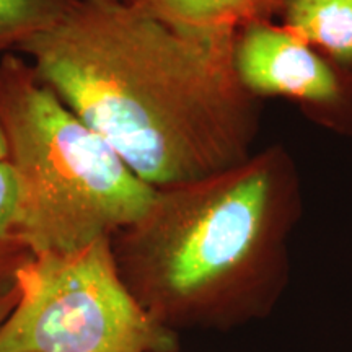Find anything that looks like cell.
<instances>
[{"mask_svg":"<svg viewBox=\"0 0 352 352\" xmlns=\"http://www.w3.org/2000/svg\"><path fill=\"white\" fill-rule=\"evenodd\" d=\"M170 352H183V349H182V347H178V349H175V351H170Z\"/></svg>","mask_w":352,"mask_h":352,"instance_id":"obj_12","label":"cell"},{"mask_svg":"<svg viewBox=\"0 0 352 352\" xmlns=\"http://www.w3.org/2000/svg\"><path fill=\"white\" fill-rule=\"evenodd\" d=\"M179 334L158 324L118 271L111 239L38 254L19 277L0 324V352H170Z\"/></svg>","mask_w":352,"mask_h":352,"instance_id":"obj_4","label":"cell"},{"mask_svg":"<svg viewBox=\"0 0 352 352\" xmlns=\"http://www.w3.org/2000/svg\"><path fill=\"white\" fill-rule=\"evenodd\" d=\"M235 70L253 96L279 95L329 103L338 98L336 76L310 44L290 30L256 21L240 30L235 44Z\"/></svg>","mask_w":352,"mask_h":352,"instance_id":"obj_5","label":"cell"},{"mask_svg":"<svg viewBox=\"0 0 352 352\" xmlns=\"http://www.w3.org/2000/svg\"><path fill=\"white\" fill-rule=\"evenodd\" d=\"M80 0H0V54L20 51L26 43L59 25Z\"/></svg>","mask_w":352,"mask_h":352,"instance_id":"obj_9","label":"cell"},{"mask_svg":"<svg viewBox=\"0 0 352 352\" xmlns=\"http://www.w3.org/2000/svg\"><path fill=\"white\" fill-rule=\"evenodd\" d=\"M274 153L157 189L111 236L118 271L158 324L228 333L272 315L289 279L297 204Z\"/></svg>","mask_w":352,"mask_h":352,"instance_id":"obj_2","label":"cell"},{"mask_svg":"<svg viewBox=\"0 0 352 352\" xmlns=\"http://www.w3.org/2000/svg\"><path fill=\"white\" fill-rule=\"evenodd\" d=\"M7 162V140H6V132H3L2 121H0V164Z\"/></svg>","mask_w":352,"mask_h":352,"instance_id":"obj_11","label":"cell"},{"mask_svg":"<svg viewBox=\"0 0 352 352\" xmlns=\"http://www.w3.org/2000/svg\"><path fill=\"white\" fill-rule=\"evenodd\" d=\"M135 8L171 26L188 30L240 32L267 21L287 0H127Z\"/></svg>","mask_w":352,"mask_h":352,"instance_id":"obj_6","label":"cell"},{"mask_svg":"<svg viewBox=\"0 0 352 352\" xmlns=\"http://www.w3.org/2000/svg\"><path fill=\"white\" fill-rule=\"evenodd\" d=\"M16 300H19V289H16L15 292H12L10 296L3 297L2 300H0V324L6 321L8 315H10V311L13 310V307H15Z\"/></svg>","mask_w":352,"mask_h":352,"instance_id":"obj_10","label":"cell"},{"mask_svg":"<svg viewBox=\"0 0 352 352\" xmlns=\"http://www.w3.org/2000/svg\"><path fill=\"white\" fill-rule=\"evenodd\" d=\"M236 36L171 26L127 0H80L20 52L140 179L164 189L248 160L256 114L236 76Z\"/></svg>","mask_w":352,"mask_h":352,"instance_id":"obj_1","label":"cell"},{"mask_svg":"<svg viewBox=\"0 0 352 352\" xmlns=\"http://www.w3.org/2000/svg\"><path fill=\"white\" fill-rule=\"evenodd\" d=\"M285 28L334 59L352 63V0H287Z\"/></svg>","mask_w":352,"mask_h":352,"instance_id":"obj_7","label":"cell"},{"mask_svg":"<svg viewBox=\"0 0 352 352\" xmlns=\"http://www.w3.org/2000/svg\"><path fill=\"white\" fill-rule=\"evenodd\" d=\"M36 254L21 226L20 195L8 162L0 164V300L19 289L20 272Z\"/></svg>","mask_w":352,"mask_h":352,"instance_id":"obj_8","label":"cell"},{"mask_svg":"<svg viewBox=\"0 0 352 352\" xmlns=\"http://www.w3.org/2000/svg\"><path fill=\"white\" fill-rule=\"evenodd\" d=\"M0 121L36 256L111 239L151 209L157 189L13 52L0 57Z\"/></svg>","mask_w":352,"mask_h":352,"instance_id":"obj_3","label":"cell"}]
</instances>
